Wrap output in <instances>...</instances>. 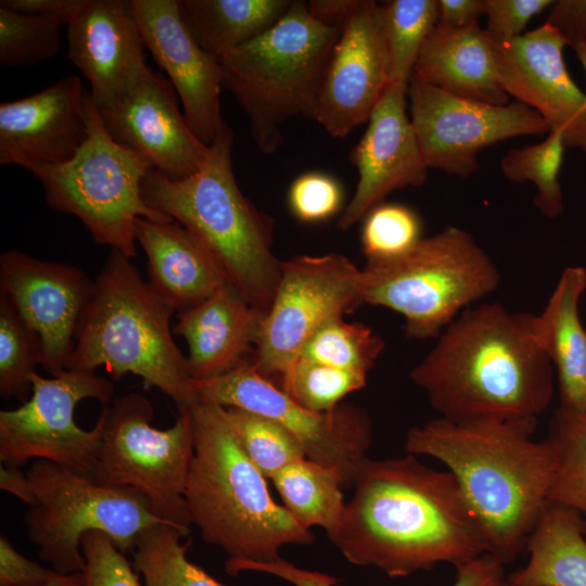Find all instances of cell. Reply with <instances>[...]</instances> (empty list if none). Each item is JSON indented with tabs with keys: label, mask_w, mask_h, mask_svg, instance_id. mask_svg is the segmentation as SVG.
Here are the masks:
<instances>
[{
	"label": "cell",
	"mask_w": 586,
	"mask_h": 586,
	"mask_svg": "<svg viewBox=\"0 0 586 586\" xmlns=\"http://www.w3.org/2000/svg\"><path fill=\"white\" fill-rule=\"evenodd\" d=\"M354 495L328 536L355 565L402 577L487 553L486 542L455 476L416 456L371 459L355 475Z\"/></svg>",
	"instance_id": "6da1fadb"
},
{
	"label": "cell",
	"mask_w": 586,
	"mask_h": 586,
	"mask_svg": "<svg viewBox=\"0 0 586 586\" xmlns=\"http://www.w3.org/2000/svg\"><path fill=\"white\" fill-rule=\"evenodd\" d=\"M410 378L440 417L454 422L537 418L553 395L537 316L499 303L462 310Z\"/></svg>",
	"instance_id": "7a4b0ae2"
},
{
	"label": "cell",
	"mask_w": 586,
	"mask_h": 586,
	"mask_svg": "<svg viewBox=\"0 0 586 586\" xmlns=\"http://www.w3.org/2000/svg\"><path fill=\"white\" fill-rule=\"evenodd\" d=\"M537 418L454 422L444 418L412 426L407 454L443 462L457 480L486 542L504 565L526 548L555 474L549 442L536 441Z\"/></svg>",
	"instance_id": "3957f363"
},
{
	"label": "cell",
	"mask_w": 586,
	"mask_h": 586,
	"mask_svg": "<svg viewBox=\"0 0 586 586\" xmlns=\"http://www.w3.org/2000/svg\"><path fill=\"white\" fill-rule=\"evenodd\" d=\"M190 412L194 454L184 488L187 510L202 538L227 553L225 568L272 562L284 546L311 544V530L272 499L222 407L200 400Z\"/></svg>",
	"instance_id": "277c9868"
},
{
	"label": "cell",
	"mask_w": 586,
	"mask_h": 586,
	"mask_svg": "<svg viewBox=\"0 0 586 586\" xmlns=\"http://www.w3.org/2000/svg\"><path fill=\"white\" fill-rule=\"evenodd\" d=\"M233 130L224 122L201 167L175 179L154 168L142 183L144 202L188 229L227 280L266 314L281 272L272 252L275 221L243 194L232 168Z\"/></svg>",
	"instance_id": "5b68a950"
},
{
	"label": "cell",
	"mask_w": 586,
	"mask_h": 586,
	"mask_svg": "<svg viewBox=\"0 0 586 586\" xmlns=\"http://www.w3.org/2000/svg\"><path fill=\"white\" fill-rule=\"evenodd\" d=\"M174 309L142 280L117 250H111L81 317L66 370L94 372L105 367L115 379L132 373L156 387L178 412L200 403L187 357L170 331Z\"/></svg>",
	"instance_id": "8992f818"
},
{
	"label": "cell",
	"mask_w": 586,
	"mask_h": 586,
	"mask_svg": "<svg viewBox=\"0 0 586 586\" xmlns=\"http://www.w3.org/2000/svg\"><path fill=\"white\" fill-rule=\"evenodd\" d=\"M341 31L314 18L306 1L293 0L273 26L219 60L224 87L245 112L263 153L282 145L289 119L314 118Z\"/></svg>",
	"instance_id": "52a82bcc"
},
{
	"label": "cell",
	"mask_w": 586,
	"mask_h": 586,
	"mask_svg": "<svg viewBox=\"0 0 586 586\" xmlns=\"http://www.w3.org/2000/svg\"><path fill=\"white\" fill-rule=\"evenodd\" d=\"M499 281L498 268L472 234L447 226L400 256L367 259L361 301L400 314L407 337L437 339L462 310L493 293Z\"/></svg>",
	"instance_id": "ba28073f"
},
{
	"label": "cell",
	"mask_w": 586,
	"mask_h": 586,
	"mask_svg": "<svg viewBox=\"0 0 586 586\" xmlns=\"http://www.w3.org/2000/svg\"><path fill=\"white\" fill-rule=\"evenodd\" d=\"M152 163L117 144L106 132L89 97L88 138L69 161L29 164L24 167L44 190L48 205L76 216L93 241L136 257V221L171 219L151 208L143 200L142 183Z\"/></svg>",
	"instance_id": "9c48e42d"
},
{
	"label": "cell",
	"mask_w": 586,
	"mask_h": 586,
	"mask_svg": "<svg viewBox=\"0 0 586 586\" xmlns=\"http://www.w3.org/2000/svg\"><path fill=\"white\" fill-rule=\"evenodd\" d=\"M25 473L33 495L24 518L28 537L60 574L84 571L80 542L90 531L105 533L125 553L146 528L173 526L132 488L99 485L49 460L35 461Z\"/></svg>",
	"instance_id": "30bf717a"
},
{
	"label": "cell",
	"mask_w": 586,
	"mask_h": 586,
	"mask_svg": "<svg viewBox=\"0 0 586 586\" xmlns=\"http://www.w3.org/2000/svg\"><path fill=\"white\" fill-rule=\"evenodd\" d=\"M101 413L97 463L88 477L99 485L135 489L158 517L188 536L184 488L194 454L191 412H180L170 428L158 430L150 424L154 411L149 399L130 393Z\"/></svg>",
	"instance_id": "8fae6325"
},
{
	"label": "cell",
	"mask_w": 586,
	"mask_h": 586,
	"mask_svg": "<svg viewBox=\"0 0 586 586\" xmlns=\"http://www.w3.org/2000/svg\"><path fill=\"white\" fill-rule=\"evenodd\" d=\"M360 305L361 269L345 255H298L283 260L262 321L253 368L272 382L280 380L326 321Z\"/></svg>",
	"instance_id": "7c38bea8"
},
{
	"label": "cell",
	"mask_w": 586,
	"mask_h": 586,
	"mask_svg": "<svg viewBox=\"0 0 586 586\" xmlns=\"http://www.w3.org/2000/svg\"><path fill=\"white\" fill-rule=\"evenodd\" d=\"M113 383L95 372L65 370L52 378L31 375L30 397L15 409L0 411V460L20 468L27 460H49L89 476L97 463L104 419L92 430L79 428V402H110Z\"/></svg>",
	"instance_id": "4fadbf2b"
},
{
	"label": "cell",
	"mask_w": 586,
	"mask_h": 586,
	"mask_svg": "<svg viewBox=\"0 0 586 586\" xmlns=\"http://www.w3.org/2000/svg\"><path fill=\"white\" fill-rule=\"evenodd\" d=\"M193 382L200 400L272 420L301 444L307 459L336 470L344 487L354 484L372 443L371 421L361 407L342 403L329 412L309 410L259 374L251 361L225 375Z\"/></svg>",
	"instance_id": "5bb4252c"
},
{
	"label": "cell",
	"mask_w": 586,
	"mask_h": 586,
	"mask_svg": "<svg viewBox=\"0 0 586 586\" xmlns=\"http://www.w3.org/2000/svg\"><path fill=\"white\" fill-rule=\"evenodd\" d=\"M410 120L429 168L460 178L479 169L480 152L498 142L550 132L534 110L520 102L495 105L461 98L410 78Z\"/></svg>",
	"instance_id": "9a60e30c"
},
{
	"label": "cell",
	"mask_w": 586,
	"mask_h": 586,
	"mask_svg": "<svg viewBox=\"0 0 586 586\" xmlns=\"http://www.w3.org/2000/svg\"><path fill=\"white\" fill-rule=\"evenodd\" d=\"M93 289L94 282L74 266L14 249L0 256V293L38 335L40 366L52 377L67 369Z\"/></svg>",
	"instance_id": "2e32d148"
},
{
	"label": "cell",
	"mask_w": 586,
	"mask_h": 586,
	"mask_svg": "<svg viewBox=\"0 0 586 586\" xmlns=\"http://www.w3.org/2000/svg\"><path fill=\"white\" fill-rule=\"evenodd\" d=\"M568 40L551 24L495 44L500 81L509 97L538 113L566 148L586 153V92L568 72Z\"/></svg>",
	"instance_id": "e0dca14e"
},
{
	"label": "cell",
	"mask_w": 586,
	"mask_h": 586,
	"mask_svg": "<svg viewBox=\"0 0 586 586\" xmlns=\"http://www.w3.org/2000/svg\"><path fill=\"white\" fill-rule=\"evenodd\" d=\"M144 48L166 72L194 136L209 145L225 122L220 109L224 74L219 62L195 40L178 0H130Z\"/></svg>",
	"instance_id": "ac0fdd59"
},
{
	"label": "cell",
	"mask_w": 586,
	"mask_h": 586,
	"mask_svg": "<svg viewBox=\"0 0 586 586\" xmlns=\"http://www.w3.org/2000/svg\"><path fill=\"white\" fill-rule=\"evenodd\" d=\"M388 84L381 5L359 0L334 46L313 119L344 138L369 120Z\"/></svg>",
	"instance_id": "d6986e66"
},
{
	"label": "cell",
	"mask_w": 586,
	"mask_h": 586,
	"mask_svg": "<svg viewBox=\"0 0 586 586\" xmlns=\"http://www.w3.org/2000/svg\"><path fill=\"white\" fill-rule=\"evenodd\" d=\"M407 88L405 82L387 85L364 136L352 150L351 162L358 171V181L339 219L343 231L364 219L392 192L426 181L429 166L406 113Z\"/></svg>",
	"instance_id": "ffe728a7"
},
{
	"label": "cell",
	"mask_w": 586,
	"mask_h": 586,
	"mask_svg": "<svg viewBox=\"0 0 586 586\" xmlns=\"http://www.w3.org/2000/svg\"><path fill=\"white\" fill-rule=\"evenodd\" d=\"M176 94L170 81L150 69L118 103L97 110L106 132L117 144L148 158L162 175L180 179L201 167L208 145L188 126Z\"/></svg>",
	"instance_id": "44dd1931"
},
{
	"label": "cell",
	"mask_w": 586,
	"mask_h": 586,
	"mask_svg": "<svg viewBox=\"0 0 586 586\" xmlns=\"http://www.w3.org/2000/svg\"><path fill=\"white\" fill-rule=\"evenodd\" d=\"M90 93L69 75L22 99L0 103V164L58 165L88 138Z\"/></svg>",
	"instance_id": "7402d4cb"
},
{
	"label": "cell",
	"mask_w": 586,
	"mask_h": 586,
	"mask_svg": "<svg viewBox=\"0 0 586 586\" xmlns=\"http://www.w3.org/2000/svg\"><path fill=\"white\" fill-rule=\"evenodd\" d=\"M128 1L88 0L67 25V55L90 85L98 110L128 95L150 72Z\"/></svg>",
	"instance_id": "603a6c76"
},
{
	"label": "cell",
	"mask_w": 586,
	"mask_h": 586,
	"mask_svg": "<svg viewBox=\"0 0 586 586\" xmlns=\"http://www.w3.org/2000/svg\"><path fill=\"white\" fill-rule=\"evenodd\" d=\"M264 315L229 282L203 302L179 311L174 333L188 344L191 378H218L250 362Z\"/></svg>",
	"instance_id": "cb8c5ba5"
},
{
	"label": "cell",
	"mask_w": 586,
	"mask_h": 586,
	"mask_svg": "<svg viewBox=\"0 0 586 586\" xmlns=\"http://www.w3.org/2000/svg\"><path fill=\"white\" fill-rule=\"evenodd\" d=\"M136 240L146 255L149 283L174 311L195 306L229 282L204 245L176 220L138 218Z\"/></svg>",
	"instance_id": "d4e9b609"
},
{
	"label": "cell",
	"mask_w": 586,
	"mask_h": 586,
	"mask_svg": "<svg viewBox=\"0 0 586 586\" xmlns=\"http://www.w3.org/2000/svg\"><path fill=\"white\" fill-rule=\"evenodd\" d=\"M412 77L461 98L495 105L509 103L495 44L479 23L462 28L436 24L420 50Z\"/></svg>",
	"instance_id": "484cf974"
},
{
	"label": "cell",
	"mask_w": 586,
	"mask_h": 586,
	"mask_svg": "<svg viewBox=\"0 0 586 586\" xmlns=\"http://www.w3.org/2000/svg\"><path fill=\"white\" fill-rule=\"evenodd\" d=\"M585 290L586 269L566 267L537 315L540 344L558 374L560 408L575 412H586V331L578 315Z\"/></svg>",
	"instance_id": "4316f807"
},
{
	"label": "cell",
	"mask_w": 586,
	"mask_h": 586,
	"mask_svg": "<svg viewBox=\"0 0 586 586\" xmlns=\"http://www.w3.org/2000/svg\"><path fill=\"white\" fill-rule=\"evenodd\" d=\"M526 548L528 562L510 576V585L586 586V535L576 510L549 500Z\"/></svg>",
	"instance_id": "83f0119b"
},
{
	"label": "cell",
	"mask_w": 586,
	"mask_h": 586,
	"mask_svg": "<svg viewBox=\"0 0 586 586\" xmlns=\"http://www.w3.org/2000/svg\"><path fill=\"white\" fill-rule=\"evenodd\" d=\"M291 0H178L199 44L218 62L273 26Z\"/></svg>",
	"instance_id": "f1b7e54d"
},
{
	"label": "cell",
	"mask_w": 586,
	"mask_h": 586,
	"mask_svg": "<svg viewBox=\"0 0 586 586\" xmlns=\"http://www.w3.org/2000/svg\"><path fill=\"white\" fill-rule=\"evenodd\" d=\"M283 506L305 527L327 536L337 527L345 507L340 473L307 458L294 461L270 479Z\"/></svg>",
	"instance_id": "f546056e"
},
{
	"label": "cell",
	"mask_w": 586,
	"mask_h": 586,
	"mask_svg": "<svg viewBox=\"0 0 586 586\" xmlns=\"http://www.w3.org/2000/svg\"><path fill=\"white\" fill-rule=\"evenodd\" d=\"M177 528L158 524L142 532L132 549L144 586H225L187 557L190 543Z\"/></svg>",
	"instance_id": "4dcf8cb0"
},
{
	"label": "cell",
	"mask_w": 586,
	"mask_h": 586,
	"mask_svg": "<svg viewBox=\"0 0 586 586\" xmlns=\"http://www.w3.org/2000/svg\"><path fill=\"white\" fill-rule=\"evenodd\" d=\"M380 5L390 82L408 84L437 24V0H393Z\"/></svg>",
	"instance_id": "1f68e13d"
},
{
	"label": "cell",
	"mask_w": 586,
	"mask_h": 586,
	"mask_svg": "<svg viewBox=\"0 0 586 586\" xmlns=\"http://www.w3.org/2000/svg\"><path fill=\"white\" fill-rule=\"evenodd\" d=\"M546 440L555 456L549 500L586 515V412L559 407Z\"/></svg>",
	"instance_id": "d6a6232c"
},
{
	"label": "cell",
	"mask_w": 586,
	"mask_h": 586,
	"mask_svg": "<svg viewBox=\"0 0 586 586\" xmlns=\"http://www.w3.org/2000/svg\"><path fill=\"white\" fill-rule=\"evenodd\" d=\"M565 149L562 135L550 131L542 142L512 149L500 161L501 173L507 179L534 184V204L548 218L558 217L564 211L559 173Z\"/></svg>",
	"instance_id": "836d02e7"
},
{
	"label": "cell",
	"mask_w": 586,
	"mask_h": 586,
	"mask_svg": "<svg viewBox=\"0 0 586 586\" xmlns=\"http://www.w3.org/2000/svg\"><path fill=\"white\" fill-rule=\"evenodd\" d=\"M384 345L382 337L369 327L360 322H347L339 315L330 318L314 333L300 357L368 374Z\"/></svg>",
	"instance_id": "e575fe53"
},
{
	"label": "cell",
	"mask_w": 586,
	"mask_h": 586,
	"mask_svg": "<svg viewBox=\"0 0 586 586\" xmlns=\"http://www.w3.org/2000/svg\"><path fill=\"white\" fill-rule=\"evenodd\" d=\"M41 345L7 296L0 293V394L25 403L31 394V375L40 365Z\"/></svg>",
	"instance_id": "d590c367"
},
{
	"label": "cell",
	"mask_w": 586,
	"mask_h": 586,
	"mask_svg": "<svg viewBox=\"0 0 586 586\" xmlns=\"http://www.w3.org/2000/svg\"><path fill=\"white\" fill-rule=\"evenodd\" d=\"M222 415L246 456L266 479L306 458L301 444L272 420L235 407H222Z\"/></svg>",
	"instance_id": "8d00e7d4"
},
{
	"label": "cell",
	"mask_w": 586,
	"mask_h": 586,
	"mask_svg": "<svg viewBox=\"0 0 586 586\" xmlns=\"http://www.w3.org/2000/svg\"><path fill=\"white\" fill-rule=\"evenodd\" d=\"M367 373L300 357L280 378V386L301 406L317 412L336 409L351 393L365 387Z\"/></svg>",
	"instance_id": "74e56055"
},
{
	"label": "cell",
	"mask_w": 586,
	"mask_h": 586,
	"mask_svg": "<svg viewBox=\"0 0 586 586\" xmlns=\"http://www.w3.org/2000/svg\"><path fill=\"white\" fill-rule=\"evenodd\" d=\"M61 24L0 5V64L25 67L56 56Z\"/></svg>",
	"instance_id": "f35d334b"
},
{
	"label": "cell",
	"mask_w": 586,
	"mask_h": 586,
	"mask_svg": "<svg viewBox=\"0 0 586 586\" xmlns=\"http://www.w3.org/2000/svg\"><path fill=\"white\" fill-rule=\"evenodd\" d=\"M418 214L400 203H381L362 219L361 250L367 259H387L410 251L421 239Z\"/></svg>",
	"instance_id": "ab89813d"
},
{
	"label": "cell",
	"mask_w": 586,
	"mask_h": 586,
	"mask_svg": "<svg viewBox=\"0 0 586 586\" xmlns=\"http://www.w3.org/2000/svg\"><path fill=\"white\" fill-rule=\"evenodd\" d=\"M244 571L267 573L294 586H336L334 577L298 568L282 558L268 563H238L227 569L230 575ZM505 582L504 564L492 555L484 553L458 566L456 581L451 586H502Z\"/></svg>",
	"instance_id": "60d3db41"
},
{
	"label": "cell",
	"mask_w": 586,
	"mask_h": 586,
	"mask_svg": "<svg viewBox=\"0 0 586 586\" xmlns=\"http://www.w3.org/2000/svg\"><path fill=\"white\" fill-rule=\"evenodd\" d=\"M80 544L86 561L81 586H143L135 566L109 535L90 531Z\"/></svg>",
	"instance_id": "b9f144b4"
},
{
	"label": "cell",
	"mask_w": 586,
	"mask_h": 586,
	"mask_svg": "<svg viewBox=\"0 0 586 586\" xmlns=\"http://www.w3.org/2000/svg\"><path fill=\"white\" fill-rule=\"evenodd\" d=\"M288 204L298 221L322 222L344 209L343 189L334 177L322 171H308L291 183Z\"/></svg>",
	"instance_id": "7bdbcfd3"
},
{
	"label": "cell",
	"mask_w": 586,
	"mask_h": 586,
	"mask_svg": "<svg viewBox=\"0 0 586 586\" xmlns=\"http://www.w3.org/2000/svg\"><path fill=\"white\" fill-rule=\"evenodd\" d=\"M552 0H484L485 31L494 44H502L524 34L528 22L553 5Z\"/></svg>",
	"instance_id": "ee69618b"
},
{
	"label": "cell",
	"mask_w": 586,
	"mask_h": 586,
	"mask_svg": "<svg viewBox=\"0 0 586 586\" xmlns=\"http://www.w3.org/2000/svg\"><path fill=\"white\" fill-rule=\"evenodd\" d=\"M60 575L21 555L5 536L0 537V586H40Z\"/></svg>",
	"instance_id": "f6af8a7d"
},
{
	"label": "cell",
	"mask_w": 586,
	"mask_h": 586,
	"mask_svg": "<svg viewBox=\"0 0 586 586\" xmlns=\"http://www.w3.org/2000/svg\"><path fill=\"white\" fill-rule=\"evenodd\" d=\"M88 0H1L0 5L22 13L53 20L68 25L86 7Z\"/></svg>",
	"instance_id": "bcb514c9"
},
{
	"label": "cell",
	"mask_w": 586,
	"mask_h": 586,
	"mask_svg": "<svg viewBox=\"0 0 586 586\" xmlns=\"http://www.w3.org/2000/svg\"><path fill=\"white\" fill-rule=\"evenodd\" d=\"M546 22L564 36L570 47L576 41L586 42V0L556 1Z\"/></svg>",
	"instance_id": "7dc6e473"
},
{
	"label": "cell",
	"mask_w": 586,
	"mask_h": 586,
	"mask_svg": "<svg viewBox=\"0 0 586 586\" xmlns=\"http://www.w3.org/2000/svg\"><path fill=\"white\" fill-rule=\"evenodd\" d=\"M484 0H437V25L462 28L477 23Z\"/></svg>",
	"instance_id": "c3c4849f"
},
{
	"label": "cell",
	"mask_w": 586,
	"mask_h": 586,
	"mask_svg": "<svg viewBox=\"0 0 586 586\" xmlns=\"http://www.w3.org/2000/svg\"><path fill=\"white\" fill-rule=\"evenodd\" d=\"M358 2L359 0H311L307 2V9L318 22L330 27L343 28Z\"/></svg>",
	"instance_id": "681fc988"
},
{
	"label": "cell",
	"mask_w": 586,
	"mask_h": 586,
	"mask_svg": "<svg viewBox=\"0 0 586 586\" xmlns=\"http://www.w3.org/2000/svg\"><path fill=\"white\" fill-rule=\"evenodd\" d=\"M0 487L1 489L16 496L26 505H31L33 495L26 473H23L20 468L1 467L0 469Z\"/></svg>",
	"instance_id": "f907efd6"
},
{
	"label": "cell",
	"mask_w": 586,
	"mask_h": 586,
	"mask_svg": "<svg viewBox=\"0 0 586 586\" xmlns=\"http://www.w3.org/2000/svg\"><path fill=\"white\" fill-rule=\"evenodd\" d=\"M82 584V574L73 573L67 575H60L58 578L53 579L50 583L40 585V586H81Z\"/></svg>",
	"instance_id": "816d5d0a"
},
{
	"label": "cell",
	"mask_w": 586,
	"mask_h": 586,
	"mask_svg": "<svg viewBox=\"0 0 586 586\" xmlns=\"http://www.w3.org/2000/svg\"><path fill=\"white\" fill-rule=\"evenodd\" d=\"M571 48L575 51V54L584 69L585 76H586V42L584 41H576L573 44H571Z\"/></svg>",
	"instance_id": "f5cc1de1"
},
{
	"label": "cell",
	"mask_w": 586,
	"mask_h": 586,
	"mask_svg": "<svg viewBox=\"0 0 586 586\" xmlns=\"http://www.w3.org/2000/svg\"><path fill=\"white\" fill-rule=\"evenodd\" d=\"M583 531H584V533L586 535V518L583 519Z\"/></svg>",
	"instance_id": "db71d44e"
},
{
	"label": "cell",
	"mask_w": 586,
	"mask_h": 586,
	"mask_svg": "<svg viewBox=\"0 0 586 586\" xmlns=\"http://www.w3.org/2000/svg\"><path fill=\"white\" fill-rule=\"evenodd\" d=\"M502 586H512L510 585L507 581L505 582V584Z\"/></svg>",
	"instance_id": "11a10c76"
}]
</instances>
